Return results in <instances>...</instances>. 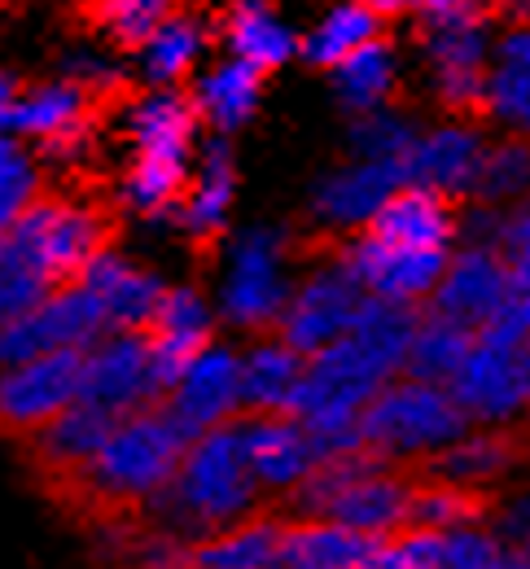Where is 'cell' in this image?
<instances>
[{"instance_id": "obj_38", "label": "cell", "mask_w": 530, "mask_h": 569, "mask_svg": "<svg viewBox=\"0 0 530 569\" xmlns=\"http://www.w3.org/2000/svg\"><path fill=\"white\" fill-rule=\"evenodd\" d=\"M473 198H487L491 207H504V202H527L530 198V141H500L487 144V158H482V176H478V193Z\"/></svg>"}, {"instance_id": "obj_30", "label": "cell", "mask_w": 530, "mask_h": 569, "mask_svg": "<svg viewBox=\"0 0 530 569\" xmlns=\"http://www.w3.org/2000/svg\"><path fill=\"white\" fill-rule=\"evenodd\" d=\"M286 517H246L241 526H228L211 539H198L184 548V569H277Z\"/></svg>"}, {"instance_id": "obj_49", "label": "cell", "mask_w": 530, "mask_h": 569, "mask_svg": "<svg viewBox=\"0 0 530 569\" xmlns=\"http://www.w3.org/2000/svg\"><path fill=\"white\" fill-rule=\"evenodd\" d=\"M22 153H27V149H22V141H18L13 132H0V171H4L9 162H18Z\"/></svg>"}, {"instance_id": "obj_25", "label": "cell", "mask_w": 530, "mask_h": 569, "mask_svg": "<svg viewBox=\"0 0 530 569\" xmlns=\"http://www.w3.org/2000/svg\"><path fill=\"white\" fill-rule=\"evenodd\" d=\"M378 552L381 539L356 535L338 521H286L277 569H373Z\"/></svg>"}, {"instance_id": "obj_43", "label": "cell", "mask_w": 530, "mask_h": 569, "mask_svg": "<svg viewBox=\"0 0 530 569\" xmlns=\"http://www.w3.org/2000/svg\"><path fill=\"white\" fill-rule=\"evenodd\" d=\"M496 539L504 543V548H522V543H530V491H522L518 499H509L500 512H496Z\"/></svg>"}, {"instance_id": "obj_45", "label": "cell", "mask_w": 530, "mask_h": 569, "mask_svg": "<svg viewBox=\"0 0 530 569\" xmlns=\"http://www.w3.org/2000/svg\"><path fill=\"white\" fill-rule=\"evenodd\" d=\"M530 246V198L518 202V211L504 214V232H500V254H513V250H527Z\"/></svg>"}, {"instance_id": "obj_44", "label": "cell", "mask_w": 530, "mask_h": 569, "mask_svg": "<svg viewBox=\"0 0 530 569\" xmlns=\"http://www.w3.org/2000/svg\"><path fill=\"white\" fill-rule=\"evenodd\" d=\"M67 79H76L83 92H97V88H110L119 79V67L106 53H76L67 67Z\"/></svg>"}, {"instance_id": "obj_51", "label": "cell", "mask_w": 530, "mask_h": 569, "mask_svg": "<svg viewBox=\"0 0 530 569\" xmlns=\"http://www.w3.org/2000/svg\"><path fill=\"white\" fill-rule=\"evenodd\" d=\"M491 569H530V566H527V557H522V552H513V548H504V552L496 557V566H491Z\"/></svg>"}, {"instance_id": "obj_48", "label": "cell", "mask_w": 530, "mask_h": 569, "mask_svg": "<svg viewBox=\"0 0 530 569\" xmlns=\"http://www.w3.org/2000/svg\"><path fill=\"white\" fill-rule=\"evenodd\" d=\"M373 18H394V13H408V9H417V0H360Z\"/></svg>"}, {"instance_id": "obj_13", "label": "cell", "mask_w": 530, "mask_h": 569, "mask_svg": "<svg viewBox=\"0 0 530 569\" xmlns=\"http://www.w3.org/2000/svg\"><path fill=\"white\" fill-rule=\"evenodd\" d=\"M509 307V263L491 246H460L430 293V316L452 320L464 333H482Z\"/></svg>"}, {"instance_id": "obj_42", "label": "cell", "mask_w": 530, "mask_h": 569, "mask_svg": "<svg viewBox=\"0 0 530 569\" xmlns=\"http://www.w3.org/2000/svg\"><path fill=\"white\" fill-rule=\"evenodd\" d=\"M504 263H509V307L500 320L530 338V246L504 254Z\"/></svg>"}, {"instance_id": "obj_21", "label": "cell", "mask_w": 530, "mask_h": 569, "mask_svg": "<svg viewBox=\"0 0 530 569\" xmlns=\"http://www.w3.org/2000/svg\"><path fill=\"white\" fill-rule=\"evenodd\" d=\"M88 101L92 92H83L67 74L36 83V88H18L9 132L18 141L49 144L53 153H76L88 137Z\"/></svg>"}, {"instance_id": "obj_9", "label": "cell", "mask_w": 530, "mask_h": 569, "mask_svg": "<svg viewBox=\"0 0 530 569\" xmlns=\"http://www.w3.org/2000/svg\"><path fill=\"white\" fill-rule=\"evenodd\" d=\"M162 417L176 426L184 442L237 426L241 412V359L224 342H211L207 351L184 363V372L171 381V390L158 399Z\"/></svg>"}, {"instance_id": "obj_1", "label": "cell", "mask_w": 530, "mask_h": 569, "mask_svg": "<svg viewBox=\"0 0 530 569\" xmlns=\"http://www.w3.org/2000/svg\"><path fill=\"white\" fill-rule=\"evenodd\" d=\"M150 508L158 512L162 539H176L184 548L254 517L259 487L250 482L237 426L211 429V433L193 438L180 456V469H176L171 487L153 499Z\"/></svg>"}, {"instance_id": "obj_20", "label": "cell", "mask_w": 530, "mask_h": 569, "mask_svg": "<svg viewBox=\"0 0 530 569\" xmlns=\"http://www.w3.org/2000/svg\"><path fill=\"white\" fill-rule=\"evenodd\" d=\"M403 184V167H390V162H342L333 167L329 176L316 180L311 189V214L316 223L333 228V232H356V228H369L373 214L386 207V198Z\"/></svg>"}, {"instance_id": "obj_15", "label": "cell", "mask_w": 530, "mask_h": 569, "mask_svg": "<svg viewBox=\"0 0 530 569\" xmlns=\"http://www.w3.org/2000/svg\"><path fill=\"white\" fill-rule=\"evenodd\" d=\"M338 263L351 272V281L360 284L364 298L417 307V302H430L434 284H439L443 268H448V254H434V250H399V246H386L378 237L360 232L338 254Z\"/></svg>"}, {"instance_id": "obj_28", "label": "cell", "mask_w": 530, "mask_h": 569, "mask_svg": "<svg viewBox=\"0 0 530 569\" xmlns=\"http://www.w3.org/2000/svg\"><path fill=\"white\" fill-rule=\"evenodd\" d=\"M237 359H241V412H250V417H290L307 359L294 356L281 338H263Z\"/></svg>"}, {"instance_id": "obj_35", "label": "cell", "mask_w": 530, "mask_h": 569, "mask_svg": "<svg viewBox=\"0 0 530 569\" xmlns=\"http://www.w3.org/2000/svg\"><path fill=\"white\" fill-rule=\"evenodd\" d=\"M378 36H381V18H373L360 0H342V4H333L299 40V53H303L311 67L333 71L338 62H347L351 53H360L364 44H373Z\"/></svg>"}, {"instance_id": "obj_4", "label": "cell", "mask_w": 530, "mask_h": 569, "mask_svg": "<svg viewBox=\"0 0 530 569\" xmlns=\"http://www.w3.org/2000/svg\"><path fill=\"white\" fill-rule=\"evenodd\" d=\"M464 433L469 421L460 417L452 395L443 386H426L408 377H394L360 412V447L390 469L399 460H434Z\"/></svg>"}, {"instance_id": "obj_37", "label": "cell", "mask_w": 530, "mask_h": 569, "mask_svg": "<svg viewBox=\"0 0 530 569\" xmlns=\"http://www.w3.org/2000/svg\"><path fill=\"white\" fill-rule=\"evenodd\" d=\"M487 499L464 487H448V482H426L412 487V508H408V530H464V526H487Z\"/></svg>"}, {"instance_id": "obj_31", "label": "cell", "mask_w": 530, "mask_h": 569, "mask_svg": "<svg viewBox=\"0 0 530 569\" xmlns=\"http://www.w3.org/2000/svg\"><path fill=\"white\" fill-rule=\"evenodd\" d=\"M482 106H487L504 128L527 132L530 137V22L509 27V36L496 44Z\"/></svg>"}, {"instance_id": "obj_32", "label": "cell", "mask_w": 530, "mask_h": 569, "mask_svg": "<svg viewBox=\"0 0 530 569\" xmlns=\"http://www.w3.org/2000/svg\"><path fill=\"white\" fill-rule=\"evenodd\" d=\"M394 88H399V53L381 36L373 44H364L360 53H351L347 62L333 67V92H338L342 110H351L356 119L390 110Z\"/></svg>"}, {"instance_id": "obj_39", "label": "cell", "mask_w": 530, "mask_h": 569, "mask_svg": "<svg viewBox=\"0 0 530 569\" xmlns=\"http://www.w3.org/2000/svg\"><path fill=\"white\" fill-rule=\"evenodd\" d=\"M417 123L394 114V110H378V114H360L356 128H351V153L360 162H390V167H403L412 144H417Z\"/></svg>"}, {"instance_id": "obj_27", "label": "cell", "mask_w": 530, "mask_h": 569, "mask_svg": "<svg viewBox=\"0 0 530 569\" xmlns=\"http://www.w3.org/2000/svg\"><path fill=\"white\" fill-rule=\"evenodd\" d=\"M224 44H228V58L241 62V67H250L254 74L281 71L299 53L294 27L268 0H237L228 9Z\"/></svg>"}, {"instance_id": "obj_14", "label": "cell", "mask_w": 530, "mask_h": 569, "mask_svg": "<svg viewBox=\"0 0 530 569\" xmlns=\"http://www.w3.org/2000/svg\"><path fill=\"white\" fill-rule=\"evenodd\" d=\"M79 359L83 351H58L0 368V429L40 433L62 417L79 399Z\"/></svg>"}, {"instance_id": "obj_23", "label": "cell", "mask_w": 530, "mask_h": 569, "mask_svg": "<svg viewBox=\"0 0 530 569\" xmlns=\"http://www.w3.org/2000/svg\"><path fill=\"white\" fill-rule=\"evenodd\" d=\"M412 487H417V482H408L403 473L378 465V469L360 473L342 496L329 503L324 521H338V526H347V530H356V535H369V539H381V543H386V539H394V535L408 530Z\"/></svg>"}, {"instance_id": "obj_34", "label": "cell", "mask_w": 530, "mask_h": 569, "mask_svg": "<svg viewBox=\"0 0 530 569\" xmlns=\"http://www.w3.org/2000/svg\"><path fill=\"white\" fill-rule=\"evenodd\" d=\"M509 465H513V442L500 429H469L464 438H456L448 451L430 460V482L478 491L496 482L500 473H509Z\"/></svg>"}, {"instance_id": "obj_11", "label": "cell", "mask_w": 530, "mask_h": 569, "mask_svg": "<svg viewBox=\"0 0 530 569\" xmlns=\"http://www.w3.org/2000/svg\"><path fill=\"white\" fill-rule=\"evenodd\" d=\"M106 333V320L83 284H58L36 311L0 329V368L27 363L58 351H88Z\"/></svg>"}, {"instance_id": "obj_24", "label": "cell", "mask_w": 530, "mask_h": 569, "mask_svg": "<svg viewBox=\"0 0 530 569\" xmlns=\"http://www.w3.org/2000/svg\"><path fill=\"white\" fill-rule=\"evenodd\" d=\"M232 198H237V162L228 141H207V149L198 153L189 184L176 202V223L184 228V237L193 241H211L228 228L232 214Z\"/></svg>"}, {"instance_id": "obj_19", "label": "cell", "mask_w": 530, "mask_h": 569, "mask_svg": "<svg viewBox=\"0 0 530 569\" xmlns=\"http://www.w3.org/2000/svg\"><path fill=\"white\" fill-rule=\"evenodd\" d=\"M241 456L250 469V482L272 496H294L307 482V473L320 465L311 451V438L294 417H246L237 421Z\"/></svg>"}, {"instance_id": "obj_3", "label": "cell", "mask_w": 530, "mask_h": 569, "mask_svg": "<svg viewBox=\"0 0 530 569\" xmlns=\"http://www.w3.org/2000/svg\"><path fill=\"white\" fill-rule=\"evenodd\" d=\"M184 438L176 426L162 417V408H146L132 417H119L106 447L92 456V465L71 478L79 491L106 508H137V503H153L171 487L180 456H184Z\"/></svg>"}, {"instance_id": "obj_2", "label": "cell", "mask_w": 530, "mask_h": 569, "mask_svg": "<svg viewBox=\"0 0 530 569\" xmlns=\"http://www.w3.org/2000/svg\"><path fill=\"white\" fill-rule=\"evenodd\" d=\"M132 141V167L123 176V207L146 219L171 214L193 158H198V114L180 88H150L123 110Z\"/></svg>"}, {"instance_id": "obj_53", "label": "cell", "mask_w": 530, "mask_h": 569, "mask_svg": "<svg viewBox=\"0 0 530 569\" xmlns=\"http://www.w3.org/2000/svg\"><path fill=\"white\" fill-rule=\"evenodd\" d=\"M518 552H522V557H527V566H530V543H522V548H518Z\"/></svg>"}, {"instance_id": "obj_50", "label": "cell", "mask_w": 530, "mask_h": 569, "mask_svg": "<svg viewBox=\"0 0 530 569\" xmlns=\"http://www.w3.org/2000/svg\"><path fill=\"white\" fill-rule=\"evenodd\" d=\"M500 4H504V13H509L518 27H522V22H530V0H500Z\"/></svg>"}, {"instance_id": "obj_7", "label": "cell", "mask_w": 530, "mask_h": 569, "mask_svg": "<svg viewBox=\"0 0 530 569\" xmlns=\"http://www.w3.org/2000/svg\"><path fill=\"white\" fill-rule=\"evenodd\" d=\"M522 342H527V333H518L504 320L473 333L469 356L448 381V395L460 408V417L469 421V429L513 426L530 408L527 381H522Z\"/></svg>"}, {"instance_id": "obj_47", "label": "cell", "mask_w": 530, "mask_h": 569, "mask_svg": "<svg viewBox=\"0 0 530 569\" xmlns=\"http://www.w3.org/2000/svg\"><path fill=\"white\" fill-rule=\"evenodd\" d=\"M13 101H18V83L0 71V132H9V119H13Z\"/></svg>"}, {"instance_id": "obj_41", "label": "cell", "mask_w": 530, "mask_h": 569, "mask_svg": "<svg viewBox=\"0 0 530 569\" xmlns=\"http://www.w3.org/2000/svg\"><path fill=\"white\" fill-rule=\"evenodd\" d=\"M504 543L491 526H464L434 535V569H491Z\"/></svg>"}, {"instance_id": "obj_22", "label": "cell", "mask_w": 530, "mask_h": 569, "mask_svg": "<svg viewBox=\"0 0 530 569\" xmlns=\"http://www.w3.org/2000/svg\"><path fill=\"white\" fill-rule=\"evenodd\" d=\"M364 232L386 241V246H399V250L452 254V241L460 237V219H456L452 202H443L417 184H399Z\"/></svg>"}, {"instance_id": "obj_16", "label": "cell", "mask_w": 530, "mask_h": 569, "mask_svg": "<svg viewBox=\"0 0 530 569\" xmlns=\"http://www.w3.org/2000/svg\"><path fill=\"white\" fill-rule=\"evenodd\" d=\"M482 158H487V137L473 123H439L430 132H421L408 162H403V184H417L443 202H460L478 193V176H482Z\"/></svg>"}, {"instance_id": "obj_5", "label": "cell", "mask_w": 530, "mask_h": 569, "mask_svg": "<svg viewBox=\"0 0 530 569\" xmlns=\"http://www.w3.org/2000/svg\"><path fill=\"white\" fill-rule=\"evenodd\" d=\"M106 250V214L76 198H36L4 237L0 254L31 268L44 284H76L79 272Z\"/></svg>"}, {"instance_id": "obj_8", "label": "cell", "mask_w": 530, "mask_h": 569, "mask_svg": "<svg viewBox=\"0 0 530 569\" xmlns=\"http://www.w3.org/2000/svg\"><path fill=\"white\" fill-rule=\"evenodd\" d=\"M360 307H364V293L338 259L316 263L303 281L290 289L286 311L277 320V338L294 356L311 359L316 351H324V347H333L338 338L351 333Z\"/></svg>"}, {"instance_id": "obj_54", "label": "cell", "mask_w": 530, "mask_h": 569, "mask_svg": "<svg viewBox=\"0 0 530 569\" xmlns=\"http://www.w3.org/2000/svg\"><path fill=\"white\" fill-rule=\"evenodd\" d=\"M162 569H184V561H176V566H162Z\"/></svg>"}, {"instance_id": "obj_18", "label": "cell", "mask_w": 530, "mask_h": 569, "mask_svg": "<svg viewBox=\"0 0 530 569\" xmlns=\"http://www.w3.org/2000/svg\"><path fill=\"white\" fill-rule=\"evenodd\" d=\"M146 338H150L158 390L167 395L171 381L184 372V363L216 342V307L193 284H167V293H162V302L153 311Z\"/></svg>"}, {"instance_id": "obj_6", "label": "cell", "mask_w": 530, "mask_h": 569, "mask_svg": "<svg viewBox=\"0 0 530 569\" xmlns=\"http://www.w3.org/2000/svg\"><path fill=\"white\" fill-rule=\"evenodd\" d=\"M290 241L281 228L254 223L241 228L224 250V272H220V316L232 329L263 333L277 329L286 298H290Z\"/></svg>"}, {"instance_id": "obj_52", "label": "cell", "mask_w": 530, "mask_h": 569, "mask_svg": "<svg viewBox=\"0 0 530 569\" xmlns=\"http://www.w3.org/2000/svg\"><path fill=\"white\" fill-rule=\"evenodd\" d=\"M522 381H527V403H530V338L522 342Z\"/></svg>"}, {"instance_id": "obj_10", "label": "cell", "mask_w": 530, "mask_h": 569, "mask_svg": "<svg viewBox=\"0 0 530 569\" xmlns=\"http://www.w3.org/2000/svg\"><path fill=\"white\" fill-rule=\"evenodd\" d=\"M79 399L110 417H132V412L158 408L162 390L153 377L150 338L146 333H101L79 359Z\"/></svg>"}, {"instance_id": "obj_17", "label": "cell", "mask_w": 530, "mask_h": 569, "mask_svg": "<svg viewBox=\"0 0 530 569\" xmlns=\"http://www.w3.org/2000/svg\"><path fill=\"white\" fill-rule=\"evenodd\" d=\"M79 284L97 302L106 333H146L162 293H167L158 272L141 268L137 259H128L123 250H110V246L79 272Z\"/></svg>"}, {"instance_id": "obj_12", "label": "cell", "mask_w": 530, "mask_h": 569, "mask_svg": "<svg viewBox=\"0 0 530 569\" xmlns=\"http://www.w3.org/2000/svg\"><path fill=\"white\" fill-rule=\"evenodd\" d=\"M491 53H496V40H491V27H487L482 13H460V18L430 22V31H426V62H430L434 97L448 110L482 106Z\"/></svg>"}, {"instance_id": "obj_36", "label": "cell", "mask_w": 530, "mask_h": 569, "mask_svg": "<svg viewBox=\"0 0 530 569\" xmlns=\"http://www.w3.org/2000/svg\"><path fill=\"white\" fill-rule=\"evenodd\" d=\"M469 347H473V333H464V329H456L452 320H439V316L426 311L417 320V329H412V342H408V356H403V377L448 390V381L464 363Z\"/></svg>"}, {"instance_id": "obj_40", "label": "cell", "mask_w": 530, "mask_h": 569, "mask_svg": "<svg viewBox=\"0 0 530 569\" xmlns=\"http://www.w3.org/2000/svg\"><path fill=\"white\" fill-rule=\"evenodd\" d=\"M171 13H176V0H97L92 18L110 44L141 49Z\"/></svg>"}, {"instance_id": "obj_33", "label": "cell", "mask_w": 530, "mask_h": 569, "mask_svg": "<svg viewBox=\"0 0 530 569\" xmlns=\"http://www.w3.org/2000/svg\"><path fill=\"white\" fill-rule=\"evenodd\" d=\"M137 53H141V79L150 88H176L180 79L198 74V62L207 53V27L193 13H171Z\"/></svg>"}, {"instance_id": "obj_29", "label": "cell", "mask_w": 530, "mask_h": 569, "mask_svg": "<svg viewBox=\"0 0 530 569\" xmlns=\"http://www.w3.org/2000/svg\"><path fill=\"white\" fill-rule=\"evenodd\" d=\"M114 421H119V417H110V412H101V408H92V403L76 399L62 417H53L40 433H31V442H36V460H40L49 473L79 478V473L92 465V456L106 447V438H110Z\"/></svg>"}, {"instance_id": "obj_26", "label": "cell", "mask_w": 530, "mask_h": 569, "mask_svg": "<svg viewBox=\"0 0 530 569\" xmlns=\"http://www.w3.org/2000/svg\"><path fill=\"white\" fill-rule=\"evenodd\" d=\"M184 97H189L198 123H207L220 141H228L232 132H241L254 119V110L263 101V74L228 58V62H216V67L193 74V92H184Z\"/></svg>"}, {"instance_id": "obj_46", "label": "cell", "mask_w": 530, "mask_h": 569, "mask_svg": "<svg viewBox=\"0 0 530 569\" xmlns=\"http://www.w3.org/2000/svg\"><path fill=\"white\" fill-rule=\"evenodd\" d=\"M417 9H426V13H430V22H439V18L478 13V0H417Z\"/></svg>"}]
</instances>
